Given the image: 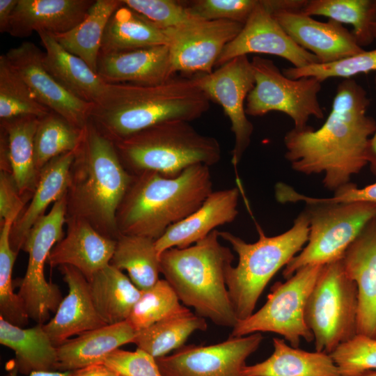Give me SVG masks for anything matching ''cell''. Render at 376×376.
<instances>
[{"instance_id":"cell-1","label":"cell","mask_w":376,"mask_h":376,"mask_svg":"<svg viewBox=\"0 0 376 376\" xmlns=\"http://www.w3.org/2000/svg\"><path fill=\"white\" fill-rule=\"evenodd\" d=\"M370 100L354 79H344L337 88L331 109L318 130L295 128L283 139L285 157L300 173H324V188L335 191L368 164V146L376 121L367 115Z\"/></svg>"},{"instance_id":"cell-2","label":"cell","mask_w":376,"mask_h":376,"mask_svg":"<svg viewBox=\"0 0 376 376\" xmlns=\"http://www.w3.org/2000/svg\"><path fill=\"white\" fill-rule=\"evenodd\" d=\"M210 100L192 78L156 85L108 84L90 120L113 143L160 123L200 118Z\"/></svg>"},{"instance_id":"cell-3","label":"cell","mask_w":376,"mask_h":376,"mask_svg":"<svg viewBox=\"0 0 376 376\" xmlns=\"http://www.w3.org/2000/svg\"><path fill=\"white\" fill-rule=\"evenodd\" d=\"M132 178L114 143L89 120L70 169L67 217L84 219L101 234L116 240L117 211Z\"/></svg>"},{"instance_id":"cell-4","label":"cell","mask_w":376,"mask_h":376,"mask_svg":"<svg viewBox=\"0 0 376 376\" xmlns=\"http://www.w3.org/2000/svg\"><path fill=\"white\" fill-rule=\"evenodd\" d=\"M212 191L210 166L204 164L190 166L175 178L152 171L134 174L117 211L118 233L157 240Z\"/></svg>"},{"instance_id":"cell-5","label":"cell","mask_w":376,"mask_h":376,"mask_svg":"<svg viewBox=\"0 0 376 376\" xmlns=\"http://www.w3.org/2000/svg\"><path fill=\"white\" fill-rule=\"evenodd\" d=\"M215 229L195 244L171 248L159 256L160 273L180 301L214 324L233 328L238 321L228 292L226 275L235 259Z\"/></svg>"},{"instance_id":"cell-6","label":"cell","mask_w":376,"mask_h":376,"mask_svg":"<svg viewBox=\"0 0 376 376\" xmlns=\"http://www.w3.org/2000/svg\"><path fill=\"white\" fill-rule=\"evenodd\" d=\"M113 143L123 166L132 175L152 171L175 178L196 164L210 167L221 157L217 139L198 132L189 122L180 120L158 123Z\"/></svg>"},{"instance_id":"cell-7","label":"cell","mask_w":376,"mask_h":376,"mask_svg":"<svg viewBox=\"0 0 376 376\" xmlns=\"http://www.w3.org/2000/svg\"><path fill=\"white\" fill-rule=\"evenodd\" d=\"M259 238L248 243L229 232H219L238 256V263L226 272V283L238 320L254 313L258 300L275 274L285 266L307 243L308 217L303 210L287 231L267 236L258 226Z\"/></svg>"},{"instance_id":"cell-8","label":"cell","mask_w":376,"mask_h":376,"mask_svg":"<svg viewBox=\"0 0 376 376\" xmlns=\"http://www.w3.org/2000/svg\"><path fill=\"white\" fill-rule=\"evenodd\" d=\"M275 197L281 203L304 201L309 223L306 246L285 266V279L308 265H324L343 258L366 226L376 217V204L367 202L329 203L301 194L278 182Z\"/></svg>"},{"instance_id":"cell-9","label":"cell","mask_w":376,"mask_h":376,"mask_svg":"<svg viewBox=\"0 0 376 376\" xmlns=\"http://www.w3.org/2000/svg\"><path fill=\"white\" fill-rule=\"evenodd\" d=\"M358 306L357 286L342 258L324 265L304 311L315 351L330 354L357 334Z\"/></svg>"},{"instance_id":"cell-10","label":"cell","mask_w":376,"mask_h":376,"mask_svg":"<svg viewBox=\"0 0 376 376\" xmlns=\"http://www.w3.org/2000/svg\"><path fill=\"white\" fill-rule=\"evenodd\" d=\"M322 267L305 266L286 281L275 283L262 308L247 318L238 320L229 336L272 332L282 336L294 347H299L301 339L308 343L314 340L306 324L304 311Z\"/></svg>"},{"instance_id":"cell-11","label":"cell","mask_w":376,"mask_h":376,"mask_svg":"<svg viewBox=\"0 0 376 376\" xmlns=\"http://www.w3.org/2000/svg\"><path fill=\"white\" fill-rule=\"evenodd\" d=\"M251 62L255 84L246 97V115L261 116L270 111H280L292 120L294 128L298 130L309 126L311 116L324 118L318 100L321 81L313 77L290 79L273 61L258 56Z\"/></svg>"},{"instance_id":"cell-12","label":"cell","mask_w":376,"mask_h":376,"mask_svg":"<svg viewBox=\"0 0 376 376\" xmlns=\"http://www.w3.org/2000/svg\"><path fill=\"white\" fill-rule=\"evenodd\" d=\"M67 219L66 194L39 218L26 237L22 249L28 253V265L19 285L21 297L29 319L45 324L51 312L56 313L63 297L59 288L48 282L44 267L54 245L63 237Z\"/></svg>"},{"instance_id":"cell-13","label":"cell","mask_w":376,"mask_h":376,"mask_svg":"<svg viewBox=\"0 0 376 376\" xmlns=\"http://www.w3.org/2000/svg\"><path fill=\"white\" fill-rule=\"evenodd\" d=\"M210 100L218 103L230 122L235 136L231 163L235 169L251 143L253 125L248 119L244 101L255 84L251 61L246 55L237 56L214 72L193 77Z\"/></svg>"},{"instance_id":"cell-14","label":"cell","mask_w":376,"mask_h":376,"mask_svg":"<svg viewBox=\"0 0 376 376\" xmlns=\"http://www.w3.org/2000/svg\"><path fill=\"white\" fill-rule=\"evenodd\" d=\"M263 339L254 333L210 345H184L156 361L163 376H244L246 361Z\"/></svg>"},{"instance_id":"cell-15","label":"cell","mask_w":376,"mask_h":376,"mask_svg":"<svg viewBox=\"0 0 376 376\" xmlns=\"http://www.w3.org/2000/svg\"><path fill=\"white\" fill-rule=\"evenodd\" d=\"M243 26L230 20L196 19L164 29L173 73L212 72L224 47L237 36Z\"/></svg>"},{"instance_id":"cell-16","label":"cell","mask_w":376,"mask_h":376,"mask_svg":"<svg viewBox=\"0 0 376 376\" xmlns=\"http://www.w3.org/2000/svg\"><path fill=\"white\" fill-rule=\"evenodd\" d=\"M5 54L39 102L75 127L83 129L86 125L95 104L61 85L45 68L44 52L34 43L24 42Z\"/></svg>"},{"instance_id":"cell-17","label":"cell","mask_w":376,"mask_h":376,"mask_svg":"<svg viewBox=\"0 0 376 376\" xmlns=\"http://www.w3.org/2000/svg\"><path fill=\"white\" fill-rule=\"evenodd\" d=\"M253 53L281 57L295 68L320 63L315 55L298 46L284 31L274 18L267 0H259L240 32L224 47L215 65Z\"/></svg>"},{"instance_id":"cell-18","label":"cell","mask_w":376,"mask_h":376,"mask_svg":"<svg viewBox=\"0 0 376 376\" xmlns=\"http://www.w3.org/2000/svg\"><path fill=\"white\" fill-rule=\"evenodd\" d=\"M272 14L288 36L320 63L336 62L364 51L352 31L335 20L320 22L297 10H277Z\"/></svg>"},{"instance_id":"cell-19","label":"cell","mask_w":376,"mask_h":376,"mask_svg":"<svg viewBox=\"0 0 376 376\" xmlns=\"http://www.w3.org/2000/svg\"><path fill=\"white\" fill-rule=\"evenodd\" d=\"M66 223V235L54 245L47 263L51 267H74L89 281L110 264L116 240L101 234L84 219L67 217Z\"/></svg>"},{"instance_id":"cell-20","label":"cell","mask_w":376,"mask_h":376,"mask_svg":"<svg viewBox=\"0 0 376 376\" xmlns=\"http://www.w3.org/2000/svg\"><path fill=\"white\" fill-rule=\"evenodd\" d=\"M59 269L68 292L52 319L43 324L45 331L56 347L73 336L107 325L95 308L87 279L70 265L59 266Z\"/></svg>"},{"instance_id":"cell-21","label":"cell","mask_w":376,"mask_h":376,"mask_svg":"<svg viewBox=\"0 0 376 376\" xmlns=\"http://www.w3.org/2000/svg\"><path fill=\"white\" fill-rule=\"evenodd\" d=\"M242 189L233 187L212 191L190 215L171 225L155 240L159 256L171 248L188 247L205 237L217 227L233 222L238 215Z\"/></svg>"},{"instance_id":"cell-22","label":"cell","mask_w":376,"mask_h":376,"mask_svg":"<svg viewBox=\"0 0 376 376\" xmlns=\"http://www.w3.org/2000/svg\"><path fill=\"white\" fill-rule=\"evenodd\" d=\"M342 260L357 286V334L376 338V217L349 246Z\"/></svg>"},{"instance_id":"cell-23","label":"cell","mask_w":376,"mask_h":376,"mask_svg":"<svg viewBox=\"0 0 376 376\" xmlns=\"http://www.w3.org/2000/svg\"><path fill=\"white\" fill-rule=\"evenodd\" d=\"M97 75L107 84L156 85L174 74L168 45L100 54Z\"/></svg>"},{"instance_id":"cell-24","label":"cell","mask_w":376,"mask_h":376,"mask_svg":"<svg viewBox=\"0 0 376 376\" xmlns=\"http://www.w3.org/2000/svg\"><path fill=\"white\" fill-rule=\"evenodd\" d=\"M93 0H18L8 33L26 38L33 31L65 33L86 16Z\"/></svg>"},{"instance_id":"cell-25","label":"cell","mask_w":376,"mask_h":376,"mask_svg":"<svg viewBox=\"0 0 376 376\" xmlns=\"http://www.w3.org/2000/svg\"><path fill=\"white\" fill-rule=\"evenodd\" d=\"M75 155V150L56 157L40 171L31 203L11 229L10 242L16 253L22 249L29 232L47 207L66 194Z\"/></svg>"},{"instance_id":"cell-26","label":"cell","mask_w":376,"mask_h":376,"mask_svg":"<svg viewBox=\"0 0 376 376\" xmlns=\"http://www.w3.org/2000/svg\"><path fill=\"white\" fill-rule=\"evenodd\" d=\"M136 331L127 322L86 331L57 347L58 371L72 372L102 363L112 352L133 343Z\"/></svg>"},{"instance_id":"cell-27","label":"cell","mask_w":376,"mask_h":376,"mask_svg":"<svg viewBox=\"0 0 376 376\" xmlns=\"http://www.w3.org/2000/svg\"><path fill=\"white\" fill-rule=\"evenodd\" d=\"M38 34L45 49L43 63L47 70L80 99L97 103L108 84L84 61L65 50L52 34L44 31H39Z\"/></svg>"},{"instance_id":"cell-28","label":"cell","mask_w":376,"mask_h":376,"mask_svg":"<svg viewBox=\"0 0 376 376\" xmlns=\"http://www.w3.org/2000/svg\"><path fill=\"white\" fill-rule=\"evenodd\" d=\"M0 343L14 352L13 368L17 373L58 371L57 347L42 324L31 328L20 327L0 317Z\"/></svg>"},{"instance_id":"cell-29","label":"cell","mask_w":376,"mask_h":376,"mask_svg":"<svg viewBox=\"0 0 376 376\" xmlns=\"http://www.w3.org/2000/svg\"><path fill=\"white\" fill-rule=\"evenodd\" d=\"M274 351L267 359L243 369L244 376H342L329 354L308 352L273 338Z\"/></svg>"},{"instance_id":"cell-30","label":"cell","mask_w":376,"mask_h":376,"mask_svg":"<svg viewBox=\"0 0 376 376\" xmlns=\"http://www.w3.org/2000/svg\"><path fill=\"white\" fill-rule=\"evenodd\" d=\"M40 118L22 116L1 120L8 138L10 173L24 198L33 194L39 173L34 155V137Z\"/></svg>"},{"instance_id":"cell-31","label":"cell","mask_w":376,"mask_h":376,"mask_svg":"<svg viewBox=\"0 0 376 376\" xmlns=\"http://www.w3.org/2000/svg\"><path fill=\"white\" fill-rule=\"evenodd\" d=\"M88 282L95 308L107 324L126 321L142 292L111 264L96 272Z\"/></svg>"},{"instance_id":"cell-32","label":"cell","mask_w":376,"mask_h":376,"mask_svg":"<svg viewBox=\"0 0 376 376\" xmlns=\"http://www.w3.org/2000/svg\"><path fill=\"white\" fill-rule=\"evenodd\" d=\"M168 44L169 40L163 29L123 3L113 13L107 24L100 54Z\"/></svg>"},{"instance_id":"cell-33","label":"cell","mask_w":376,"mask_h":376,"mask_svg":"<svg viewBox=\"0 0 376 376\" xmlns=\"http://www.w3.org/2000/svg\"><path fill=\"white\" fill-rule=\"evenodd\" d=\"M122 4V0H95L78 25L65 33L52 35L65 50L81 58L97 73L107 24Z\"/></svg>"},{"instance_id":"cell-34","label":"cell","mask_w":376,"mask_h":376,"mask_svg":"<svg viewBox=\"0 0 376 376\" xmlns=\"http://www.w3.org/2000/svg\"><path fill=\"white\" fill-rule=\"evenodd\" d=\"M207 327L205 318L186 308L146 329L136 331L132 343L137 349L157 359L181 347L191 334L196 331H205Z\"/></svg>"},{"instance_id":"cell-35","label":"cell","mask_w":376,"mask_h":376,"mask_svg":"<svg viewBox=\"0 0 376 376\" xmlns=\"http://www.w3.org/2000/svg\"><path fill=\"white\" fill-rule=\"evenodd\" d=\"M110 264L126 270L141 290L152 287L159 280V256L155 240L146 237L119 235Z\"/></svg>"},{"instance_id":"cell-36","label":"cell","mask_w":376,"mask_h":376,"mask_svg":"<svg viewBox=\"0 0 376 376\" xmlns=\"http://www.w3.org/2000/svg\"><path fill=\"white\" fill-rule=\"evenodd\" d=\"M301 12L352 25V33L362 48L375 41L373 25L376 22V0H306Z\"/></svg>"},{"instance_id":"cell-37","label":"cell","mask_w":376,"mask_h":376,"mask_svg":"<svg viewBox=\"0 0 376 376\" xmlns=\"http://www.w3.org/2000/svg\"><path fill=\"white\" fill-rule=\"evenodd\" d=\"M83 134L84 128L74 126L53 111L40 118L34 137L35 164L38 173L54 158L76 150Z\"/></svg>"},{"instance_id":"cell-38","label":"cell","mask_w":376,"mask_h":376,"mask_svg":"<svg viewBox=\"0 0 376 376\" xmlns=\"http://www.w3.org/2000/svg\"><path fill=\"white\" fill-rule=\"evenodd\" d=\"M51 111L36 99L6 55L0 56V118H42Z\"/></svg>"},{"instance_id":"cell-39","label":"cell","mask_w":376,"mask_h":376,"mask_svg":"<svg viewBox=\"0 0 376 376\" xmlns=\"http://www.w3.org/2000/svg\"><path fill=\"white\" fill-rule=\"evenodd\" d=\"M14 222L13 219H6L1 223L0 317L14 325L24 327L28 324L29 318L21 297L14 292L12 281L13 265L17 255L10 242Z\"/></svg>"},{"instance_id":"cell-40","label":"cell","mask_w":376,"mask_h":376,"mask_svg":"<svg viewBox=\"0 0 376 376\" xmlns=\"http://www.w3.org/2000/svg\"><path fill=\"white\" fill-rule=\"evenodd\" d=\"M141 291L126 320L136 331L187 308L180 303L175 292L165 279H159L152 287Z\"/></svg>"},{"instance_id":"cell-41","label":"cell","mask_w":376,"mask_h":376,"mask_svg":"<svg viewBox=\"0 0 376 376\" xmlns=\"http://www.w3.org/2000/svg\"><path fill=\"white\" fill-rule=\"evenodd\" d=\"M373 71H376V49L364 50L358 54L333 63L284 68L282 72L292 79L313 77L322 82L331 77L351 79L359 74H366Z\"/></svg>"},{"instance_id":"cell-42","label":"cell","mask_w":376,"mask_h":376,"mask_svg":"<svg viewBox=\"0 0 376 376\" xmlns=\"http://www.w3.org/2000/svg\"><path fill=\"white\" fill-rule=\"evenodd\" d=\"M330 355L342 376H356L376 370V338L357 334Z\"/></svg>"},{"instance_id":"cell-43","label":"cell","mask_w":376,"mask_h":376,"mask_svg":"<svg viewBox=\"0 0 376 376\" xmlns=\"http://www.w3.org/2000/svg\"><path fill=\"white\" fill-rule=\"evenodd\" d=\"M122 2L163 30L201 19L192 15L185 3L182 1L122 0Z\"/></svg>"},{"instance_id":"cell-44","label":"cell","mask_w":376,"mask_h":376,"mask_svg":"<svg viewBox=\"0 0 376 376\" xmlns=\"http://www.w3.org/2000/svg\"><path fill=\"white\" fill-rule=\"evenodd\" d=\"M259 0H196L186 3L203 20H230L244 24Z\"/></svg>"},{"instance_id":"cell-45","label":"cell","mask_w":376,"mask_h":376,"mask_svg":"<svg viewBox=\"0 0 376 376\" xmlns=\"http://www.w3.org/2000/svg\"><path fill=\"white\" fill-rule=\"evenodd\" d=\"M102 363L123 376H163L156 359L139 349L133 352L118 349Z\"/></svg>"},{"instance_id":"cell-46","label":"cell","mask_w":376,"mask_h":376,"mask_svg":"<svg viewBox=\"0 0 376 376\" xmlns=\"http://www.w3.org/2000/svg\"><path fill=\"white\" fill-rule=\"evenodd\" d=\"M25 198L21 196L10 173L1 170L0 173V219L15 221L23 212Z\"/></svg>"},{"instance_id":"cell-47","label":"cell","mask_w":376,"mask_h":376,"mask_svg":"<svg viewBox=\"0 0 376 376\" xmlns=\"http://www.w3.org/2000/svg\"><path fill=\"white\" fill-rule=\"evenodd\" d=\"M334 192L332 197L319 198L329 203L367 202L376 204V182L359 188L350 182Z\"/></svg>"},{"instance_id":"cell-48","label":"cell","mask_w":376,"mask_h":376,"mask_svg":"<svg viewBox=\"0 0 376 376\" xmlns=\"http://www.w3.org/2000/svg\"><path fill=\"white\" fill-rule=\"evenodd\" d=\"M71 376H123L105 364H93L71 372Z\"/></svg>"},{"instance_id":"cell-49","label":"cell","mask_w":376,"mask_h":376,"mask_svg":"<svg viewBox=\"0 0 376 376\" xmlns=\"http://www.w3.org/2000/svg\"><path fill=\"white\" fill-rule=\"evenodd\" d=\"M18 0H0V32L8 33Z\"/></svg>"},{"instance_id":"cell-50","label":"cell","mask_w":376,"mask_h":376,"mask_svg":"<svg viewBox=\"0 0 376 376\" xmlns=\"http://www.w3.org/2000/svg\"><path fill=\"white\" fill-rule=\"evenodd\" d=\"M375 84L376 88V75L375 77ZM368 164L370 165L372 173L376 175V132L369 141Z\"/></svg>"},{"instance_id":"cell-51","label":"cell","mask_w":376,"mask_h":376,"mask_svg":"<svg viewBox=\"0 0 376 376\" xmlns=\"http://www.w3.org/2000/svg\"><path fill=\"white\" fill-rule=\"evenodd\" d=\"M6 376H17V370L12 368L11 370ZM29 376H71L69 371H36L31 373Z\"/></svg>"},{"instance_id":"cell-52","label":"cell","mask_w":376,"mask_h":376,"mask_svg":"<svg viewBox=\"0 0 376 376\" xmlns=\"http://www.w3.org/2000/svg\"><path fill=\"white\" fill-rule=\"evenodd\" d=\"M356 376H376V370L367 371Z\"/></svg>"}]
</instances>
